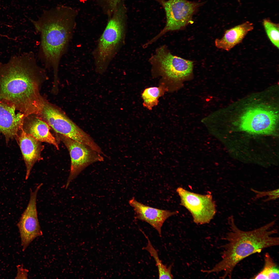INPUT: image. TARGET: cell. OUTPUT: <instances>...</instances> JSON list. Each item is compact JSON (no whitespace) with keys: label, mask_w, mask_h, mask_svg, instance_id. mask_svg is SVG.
I'll return each instance as SVG.
<instances>
[{"label":"cell","mask_w":279,"mask_h":279,"mask_svg":"<svg viewBox=\"0 0 279 279\" xmlns=\"http://www.w3.org/2000/svg\"><path fill=\"white\" fill-rule=\"evenodd\" d=\"M152 66L169 79L181 80L192 74L193 62L172 55L164 46L158 48L151 59Z\"/></svg>","instance_id":"obj_10"},{"label":"cell","mask_w":279,"mask_h":279,"mask_svg":"<svg viewBox=\"0 0 279 279\" xmlns=\"http://www.w3.org/2000/svg\"><path fill=\"white\" fill-rule=\"evenodd\" d=\"M47 79L33 52L13 56L7 62L0 63V101L25 116L39 115L45 100L40 88Z\"/></svg>","instance_id":"obj_1"},{"label":"cell","mask_w":279,"mask_h":279,"mask_svg":"<svg viewBox=\"0 0 279 279\" xmlns=\"http://www.w3.org/2000/svg\"><path fill=\"white\" fill-rule=\"evenodd\" d=\"M228 222L230 230L224 238L226 243L221 246L223 249L221 260L211 269L203 271L207 274L222 272L220 277L222 279L231 278L235 267L245 258L279 244V237L274 236L277 233V230L271 229L276 220L258 228L247 231L237 227L233 215L228 217Z\"/></svg>","instance_id":"obj_3"},{"label":"cell","mask_w":279,"mask_h":279,"mask_svg":"<svg viewBox=\"0 0 279 279\" xmlns=\"http://www.w3.org/2000/svg\"><path fill=\"white\" fill-rule=\"evenodd\" d=\"M251 190L254 192L256 194L254 198V200L261 198L264 197L268 196V197L266 199L263 200L264 202L274 200L279 198V190L277 189L272 191H261L255 190L252 188L250 189Z\"/></svg>","instance_id":"obj_22"},{"label":"cell","mask_w":279,"mask_h":279,"mask_svg":"<svg viewBox=\"0 0 279 279\" xmlns=\"http://www.w3.org/2000/svg\"><path fill=\"white\" fill-rule=\"evenodd\" d=\"M57 135L68 149L71 157L70 173L65 186L67 189L86 167L94 163L103 161L104 158L101 154L87 145L57 133Z\"/></svg>","instance_id":"obj_7"},{"label":"cell","mask_w":279,"mask_h":279,"mask_svg":"<svg viewBox=\"0 0 279 279\" xmlns=\"http://www.w3.org/2000/svg\"><path fill=\"white\" fill-rule=\"evenodd\" d=\"M262 24L269 40L278 49L279 24L273 22L268 19H264Z\"/></svg>","instance_id":"obj_20"},{"label":"cell","mask_w":279,"mask_h":279,"mask_svg":"<svg viewBox=\"0 0 279 279\" xmlns=\"http://www.w3.org/2000/svg\"><path fill=\"white\" fill-rule=\"evenodd\" d=\"M164 9L166 17L165 26L153 38L155 41L166 32L184 29L192 22V17L204 3L187 0H154Z\"/></svg>","instance_id":"obj_6"},{"label":"cell","mask_w":279,"mask_h":279,"mask_svg":"<svg viewBox=\"0 0 279 279\" xmlns=\"http://www.w3.org/2000/svg\"><path fill=\"white\" fill-rule=\"evenodd\" d=\"M17 140L25 164V179L27 180L35 163L43 159L41 154L44 146L42 142L26 133L22 128Z\"/></svg>","instance_id":"obj_14"},{"label":"cell","mask_w":279,"mask_h":279,"mask_svg":"<svg viewBox=\"0 0 279 279\" xmlns=\"http://www.w3.org/2000/svg\"><path fill=\"white\" fill-rule=\"evenodd\" d=\"M254 28L252 23L247 21L226 30L220 39L215 41L218 48L227 51L241 43L247 34Z\"/></svg>","instance_id":"obj_16"},{"label":"cell","mask_w":279,"mask_h":279,"mask_svg":"<svg viewBox=\"0 0 279 279\" xmlns=\"http://www.w3.org/2000/svg\"><path fill=\"white\" fill-rule=\"evenodd\" d=\"M167 89L163 83L158 87H153L146 89L142 95L143 100V106L149 110L158 104L159 98L163 96Z\"/></svg>","instance_id":"obj_18"},{"label":"cell","mask_w":279,"mask_h":279,"mask_svg":"<svg viewBox=\"0 0 279 279\" xmlns=\"http://www.w3.org/2000/svg\"><path fill=\"white\" fill-rule=\"evenodd\" d=\"M180 204L191 214L194 222L198 224L209 223L216 213V205L210 194L202 195L180 187L176 190Z\"/></svg>","instance_id":"obj_8"},{"label":"cell","mask_w":279,"mask_h":279,"mask_svg":"<svg viewBox=\"0 0 279 279\" xmlns=\"http://www.w3.org/2000/svg\"><path fill=\"white\" fill-rule=\"evenodd\" d=\"M43 184H40L33 191L30 188L28 204L17 224L23 251L36 238L43 235L38 218L36 206L37 193Z\"/></svg>","instance_id":"obj_11"},{"label":"cell","mask_w":279,"mask_h":279,"mask_svg":"<svg viewBox=\"0 0 279 279\" xmlns=\"http://www.w3.org/2000/svg\"><path fill=\"white\" fill-rule=\"evenodd\" d=\"M127 19L126 8L123 1L109 18L93 51L95 70L97 73L102 74L107 70L123 43Z\"/></svg>","instance_id":"obj_4"},{"label":"cell","mask_w":279,"mask_h":279,"mask_svg":"<svg viewBox=\"0 0 279 279\" xmlns=\"http://www.w3.org/2000/svg\"><path fill=\"white\" fill-rule=\"evenodd\" d=\"M14 107L0 101V134L6 141L16 138L25 117Z\"/></svg>","instance_id":"obj_13"},{"label":"cell","mask_w":279,"mask_h":279,"mask_svg":"<svg viewBox=\"0 0 279 279\" xmlns=\"http://www.w3.org/2000/svg\"><path fill=\"white\" fill-rule=\"evenodd\" d=\"M78 12L59 5L44 11L37 19H29L41 36L39 56L45 66L52 68L54 81L58 80L60 60L67 49L75 27Z\"/></svg>","instance_id":"obj_2"},{"label":"cell","mask_w":279,"mask_h":279,"mask_svg":"<svg viewBox=\"0 0 279 279\" xmlns=\"http://www.w3.org/2000/svg\"><path fill=\"white\" fill-rule=\"evenodd\" d=\"M129 203L134 211L136 219L148 223L161 236V228L166 220L170 217L177 214V211H171L160 209L146 205L133 197Z\"/></svg>","instance_id":"obj_12"},{"label":"cell","mask_w":279,"mask_h":279,"mask_svg":"<svg viewBox=\"0 0 279 279\" xmlns=\"http://www.w3.org/2000/svg\"><path fill=\"white\" fill-rule=\"evenodd\" d=\"M38 116L57 133L90 146L100 152L102 149L93 138L57 106L45 100Z\"/></svg>","instance_id":"obj_5"},{"label":"cell","mask_w":279,"mask_h":279,"mask_svg":"<svg viewBox=\"0 0 279 279\" xmlns=\"http://www.w3.org/2000/svg\"><path fill=\"white\" fill-rule=\"evenodd\" d=\"M101 8L103 12L109 18L118 4L123 0H92Z\"/></svg>","instance_id":"obj_21"},{"label":"cell","mask_w":279,"mask_h":279,"mask_svg":"<svg viewBox=\"0 0 279 279\" xmlns=\"http://www.w3.org/2000/svg\"><path fill=\"white\" fill-rule=\"evenodd\" d=\"M278 119L277 112L268 108L258 106L246 110L241 116L240 128L250 133L271 134L275 131Z\"/></svg>","instance_id":"obj_9"},{"label":"cell","mask_w":279,"mask_h":279,"mask_svg":"<svg viewBox=\"0 0 279 279\" xmlns=\"http://www.w3.org/2000/svg\"><path fill=\"white\" fill-rule=\"evenodd\" d=\"M140 231L144 235L148 241L147 245L142 248V249L147 251L150 255L153 257L156 263L158 272L159 279H173L174 276L171 273V270L173 264L168 266L163 264L158 257V252L152 245L148 237L141 229Z\"/></svg>","instance_id":"obj_17"},{"label":"cell","mask_w":279,"mask_h":279,"mask_svg":"<svg viewBox=\"0 0 279 279\" xmlns=\"http://www.w3.org/2000/svg\"><path fill=\"white\" fill-rule=\"evenodd\" d=\"M22 129L38 141L52 144L59 150L57 140L50 131V126L38 115L30 114L25 116Z\"/></svg>","instance_id":"obj_15"},{"label":"cell","mask_w":279,"mask_h":279,"mask_svg":"<svg viewBox=\"0 0 279 279\" xmlns=\"http://www.w3.org/2000/svg\"><path fill=\"white\" fill-rule=\"evenodd\" d=\"M18 269V273L15 278H27L28 273L29 271L26 269L23 268L22 265L21 267V266L18 265L17 266Z\"/></svg>","instance_id":"obj_23"},{"label":"cell","mask_w":279,"mask_h":279,"mask_svg":"<svg viewBox=\"0 0 279 279\" xmlns=\"http://www.w3.org/2000/svg\"><path fill=\"white\" fill-rule=\"evenodd\" d=\"M264 259V265L263 268L252 278L279 279L278 267L268 253L265 254Z\"/></svg>","instance_id":"obj_19"}]
</instances>
